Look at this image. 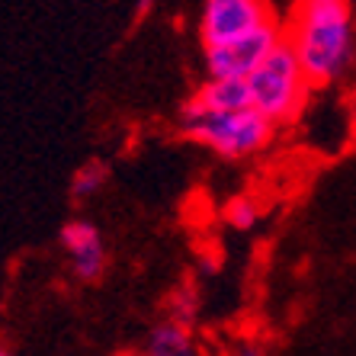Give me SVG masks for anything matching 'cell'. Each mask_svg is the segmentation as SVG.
Masks as SVG:
<instances>
[{
    "instance_id": "1",
    "label": "cell",
    "mask_w": 356,
    "mask_h": 356,
    "mask_svg": "<svg viewBox=\"0 0 356 356\" xmlns=\"http://www.w3.org/2000/svg\"><path fill=\"white\" fill-rule=\"evenodd\" d=\"M286 45L315 90L334 87L356 65V10L347 0H298L282 10Z\"/></svg>"
},
{
    "instance_id": "2",
    "label": "cell",
    "mask_w": 356,
    "mask_h": 356,
    "mask_svg": "<svg viewBox=\"0 0 356 356\" xmlns=\"http://www.w3.org/2000/svg\"><path fill=\"white\" fill-rule=\"evenodd\" d=\"M177 129L186 141H196L199 148H209L225 161H244L266 151L276 138V125L264 119L257 109L248 113H193L180 103Z\"/></svg>"
},
{
    "instance_id": "3",
    "label": "cell",
    "mask_w": 356,
    "mask_h": 356,
    "mask_svg": "<svg viewBox=\"0 0 356 356\" xmlns=\"http://www.w3.org/2000/svg\"><path fill=\"white\" fill-rule=\"evenodd\" d=\"M248 83L250 97H254V109L264 119H270L276 129L296 122L315 93L312 81L305 77V71L286 42L248 77Z\"/></svg>"
},
{
    "instance_id": "4",
    "label": "cell",
    "mask_w": 356,
    "mask_h": 356,
    "mask_svg": "<svg viewBox=\"0 0 356 356\" xmlns=\"http://www.w3.org/2000/svg\"><path fill=\"white\" fill-rule=\"evenodd\" d=\"M276 17H282V10L270 0H206L199 7L196 39L202 49H216L254 33Z\"/></svg>"
},
{
    "instance_id": "5",
    "label": "cell",
    "mask_w": 356,
    "mask_h": 356,
    "mask_svg": "<svg viewBox=\"0 0 356 356\" xmlns=\"http://www.w3.org/2000/svg\"><path fill=\"white\" fill-rule=\"evenodd\" d=\"M282 42H286V26H282V17H276L234 42H225L216 49H202L206 77H241V81H248Z\"/></svg>"
},
{
    "instance_id": "6",
    "label": "cell",
    "mask_w": 356,
    "mask_h": 356,
    "mask_svg": "<svg viewBox=\"0 0 356 356\" xmlns=\"http://www.w3.org/2000/svg\"><path fill=\"white\" fill-rule=\"evenodd\" d=\"M61 248H65L67 260H71V270L81 282H97L106 270V244H103V234L93 222L87 218H71V222L61 225Z\"/></svg>"
},
{
    "instance_id": "7",
    "label": "cell",
    "mask_w": 356,
    "mask_h": 356,
    "mask_svg": "<svg viewBox=\"0 0 356 356\" xmlns=\"http://www.w3.org/2000/svg\"><path fill=\"white\" fill-rule=\"evenodd\" d=\"M183 106L193 113H248L254 109L250 83L241 77H206L190 97L183 99Z\"/></svg>"
},
{
    "instance_id": "8",
    "label": "cell",
    "mask_w": 356,
    "mask_h": 356,
    "mask_svg": "<svg viewBox=\"0 0 356 356\" xmlns=\"http://www.w3.org/2000/svg\"><path fill=\"white\" fill-rule=\"evenodd\" d=\"M141 356H206V353H202V347L196 343L193 327L164 318V321L154 324L148 331Z\"/></svg>"
},
{
    "instance_id": "9",
    "label": "cell",
    "mask_w": 356,
    "mask_h": 356,
    "mask_svg": "<svg viewBox=\"0 0 356 356\" xmlns=\"http://www.w3.org/2000/svg\"><path fill=\"white\" fill-rule=\"evenodd\" d=\"M106 180H109V164L103 158H90V161H83V164L74 170L67 193H71L74 202H83V199L97 196V193L106 186Z\"/></svg>"
},
{
    "instance_id": "10",
    "label": "cell",
    "mask_w": 356,
    "mask_h": 356,
    "mask_svg": "<svg viewBox=\"0 0 356 356\" xmlns=\"http://www.w3.org/2000/svg\"><path fill=\"white\" fill-rule=\"evenodd\" d=\"M222 218L232 225L234 232H250V228L260 222V206H257V199L248 196V193H238V196H232L228 202H225Z\"/></svg>"
},
{
    "instance_id": "11",
    "label": "cell",
    "mask_w": 356,
    "mask_h": 356,
    "mask_svg": "<svg viewBox=\"0 0 356 356\" xmlns=\"http://www.w3.org/2000/svg\"><path fill=\"white\" fill-rule=\"evenodd\" d=\"M167 312H170V321H180L186 324V327H193V321H196V312H199V296L193 286H180V289H174V296H170V302H167Z\"/></svg>"
},
{
    "instance_id": "12",
    "label": "cell",
    "mask_w": 356,
    "mask_h": 356,
    "mask_svg": "<svg viewBox=\"0 0 356 356\" xmlns=\"http://www.w3.org/2000/svg\"><path fill=\"white\" fill-rule=\"evenodd\" d=\"M228 356H264V350H260L257 343L244 340V343H234V347L228 350Z\"/></svg>"
},
{
    "instance_id": "13",
    "label": "cell",
    "mask_w": 356,
    "mask_h": 356,
    "mask_svg": "<svg viewBox=\"0 0 356 356\" xmlns=\"http://www.w3.org/2000/svg\"><path fill=\"white\" fill-rule=\"evenodd\" d=\"M350 135H353V141H356V97H353V103H350Z\"/></svg>"
},
{
    "instance_id": "14",
    "label": "cell",
    "mask_w": 356,
    "mask_h": 356,
    "mask_svg": "<svg viewBox=\"0 0 356 356\" xmlns=\"http://www.w3.org/2000/svg\"><path fill=\"white\" fill-rule=\"evenodd\" d=\"M0 356H13V353H7V350H0Z\"/></svg>"
}]
</instances>
